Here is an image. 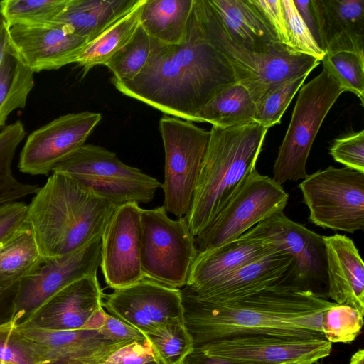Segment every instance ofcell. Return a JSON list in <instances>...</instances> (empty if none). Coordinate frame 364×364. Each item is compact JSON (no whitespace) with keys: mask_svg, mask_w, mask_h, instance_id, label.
<instances>
[{"mask_svg":"<svg viewBox=\"0 0 364 364\" xmlns=\"http://www.w3.org/2000/svg\"><path fill=\"white\" fill-rule=\"evenodd\" d=\"M328 296L364 314V264L354 242L340 234L323 236Z\"/></svg>","mask_w":364,"mask_h":364,"instance_id":"cell-23","label":"cell"},{"mask_svg":"<svg viewBox=\"0 0 364 364\" xmlns=\"http://www.w3.org/2000/svg\"><path fill=\"white\" fill-rule=\"evenodd\" d=\"M103 364H161L147 341L132 342L116 350Z\"/></svg>","mask_w":364,"mask_h":364,"instance_id":"cell-43","label":"cell"},{"mask_svg":"<svg viewBox=\"0 0 364 364\" xmlns=\"http://www.w3.org/2000/svg\"><path fill=\"white\" fill-rule=\"evenodd\" d=\"M256 103L239 82L220 90L198 113L196 122L226 128L255 122Z\"/></svg>","mask_w":364,"mask_h":364,"instance_id":"cell-28","label":"cell"},{"mask_svg":"<svg viewBox=\"0 0 364 364\" xmlns=\"http://www.w3.org/2000/svg\"><path fill=\"white\" fill-rule=\"evenodd\" d=\"M289 194L254 169L204 230L195 237L198 254L237 239L274 213L284 211Z\"/></svg>","mask_w":364,"mask_h":364,"instance_id":"cell-10","label":"cell"},{"mask_svg":"<svg viewBox=\"0 0 364 364\" xmlns=\"http://www.w3.org/2000/svg\"><path fill=\"white\" fill-rule=\"evenodd\" d=\"M100 331L107 337L118 341L132 343L146 340L143 333L107 312Z\"/></svg>","mask_w":364,"mask_h":364,"instance_id":"cell-45","label":"cell"},{"mask_svg":"<svg viewBox=\"0 0 364 364\" xmlns=\"http://www.w3.org/2000/svg\"><path fill=\"white\" fill-rule=\"evenodd\" d=\"M141 266L144 277L181 289L198 255L185 218L172 219L162 206L141 210Z\"/></svg>","mask_w":364,"mask_h":364,"instance_id":"cell-7","label":"cell"},{"mask_svg":"<svg viewBox=\"0 0 364 364\" xmlns=\"http://www.w3.org/2000/svg\"><path fill=\"white\" fill-rule=\"evenodd\" d=\"M194 0H145L140 26L153 39L176 45L182 42Z\"/></svg>","mask_w":364,"mask_h":364,"instance_id":"cell-27","label":"cell"},{"mask_svg":"<svg viewBox=\"0 0 364 364\" xmlns=\"http://www.w3.org/2000/svg\"><path fill=\"white\" fill-rule=\"evenodd\" d=\"M235 82L232 67L210 36L204 0H194L182 42L169 45L152 38L141 72L132 81L112 84L165 114L193 122L220 90Z\"/></svg>","mask_w":364,"mask_h":364,"instance_id":"cell-1","label":"cell"},{"mask_svg":"<svg viewBox=\"0 0 364 364\" xmlns=\"http://www.w3.org/2000/svg\"><path fill=\"white\" fill-rule=\"evenodd\" d=\"M151 48L152 38L139 25L128 43L105 65L113 74L112 82L134 80L146 66Z\"/></svg>","mask_w":364,"mask_h":364,"instance_id":"cell-34","label":"cell"},{"mask_svg":"<svg viewBox=\"0 0 364 364\" xmlns=\"http://www.w3.org/2000/svg\"><path fill=\"white\" fill-rule=\"evenodd\" d=\"M349 364H364L363 349H359L351 356Z\"/></svg>","mask_w":364,"mask_h":364,"instance_id":"cell-50","label":"cell"},{"mask_svg":"<svg viewBox=\"0 0 364 364\" xmlns=\"http://www.w3.org/2000/svg\"><path fill=\"white\" fill-rule=\"evenodd\" d=\"M181 294L184 323L193 348L242 334L324 337L321 329L322 314L336 304L287 283L227 301L203 299L185 287L181 289Z\"/></svg>","mask_w":364,"mask_h":364,"instance_id":"cell-2","label":"cell"},{"mask_svg":"<svg viewBox=\"0 0 364 364\" xmlns=\"http://www.w3.org/2000/svg\"><path fill=\"white\" fill-rule=\"evenodd\" d=\"M9 45L32 72L58 70L75 63L87 41L58 22L9 28Z\"/></svg>","mask_w":364,"mask_h":364,"instance_id":"cell-19","label":"cell"},{"mask_svg":"<svg viewBox=\"0 0 364 364\" xmlns=\"http://www.w3.org/2000/svg\"><path fill=\"white\" fill-rule=\"evenodd\" d=\"M141 0H69L55 22L68 26L76 35L92 41L126 15Z\"/></svg>","mask_w":364,"mask_h":364,"instance_id":"cell-26","label":"cell"},{"mask_svg":"<svg viewBox=\"0 0 364 364\" xmlns=\"http://www.w3.org/2000/svg\"><path fill=\"white\" fill-rule=\"evenodd\" d=\"M26 136L23 123L18 120L0 132V206L35 194L39 187L24 183L13 175L11 165L17 147Z\"/></svg>","mask_w":364,"mask_h":364,"instance_id":"cell-32","label":"cell"},{"mask_svg":"<svg viewBox=\"0 0 364 364\" xmlns=\"http://www.w3.org/2000/svg\"><path fill=\"white\" fill-rule=\"evenodd\" d=\"M343 92L338 81L323 68L320 74L301 87L273 166L272 179L278 184L307 177L306 162L315 137L328 112Z\"/></svg>","mask_w":364,"mask_h":364,"instance_id":"cell-6","label":"cell"},{"mask_svg":"<svg viewBox=\"0 0 364 364\" xmlns=\"http://www.w3.org/2000/svg\"><path fill=\"white\" fill-rule=\"evenodd\" d=\"M102 306L144 335L177 318L183 319L181 289L144 278L105 295Z\"/></svg>","mask_w":364,"mask_h":364,"instance_id":"cell-18","label":"cell"},{"mask_svg":"<svg viewBox=\"0 0 364 364\" xmlns=\"http://www.w3.org/2000/svg\"><path fill=\"white\" fill-rule=\"evenodd\" d=\"M69 0H4L0 1V15L9 28L34 26L54 22Z\"/></svg>","mask_w":364,"mask_h":364,"instance_id":"cell-33","label":"cell"},{"mask_svg":"<svg viewBox=\"0 0 364 364\" xmlns=\"http://www.w3.org/2000/svg\"><path fill=\"white\" fill-rule=\"evenodd\" d=\"M0 361L7 364H47L45 348L19 331L13 321L0 322Z\"/></svg>","mask_w":364,"mask_h":364,"instance_id":"cell-36","label":"cell"},{"mask_svg":"<svg viewBox=\"0 0 364 364\" xmlns=\"http://www.w3.org/2000/svg\"><path fill=\"white\" fill-rule=\"evenodd\" d=\"M165 166L163 207L176 218L189 213L210 132L164 114L159 120Z\"/></svg>","mask_w":364,"mask_h":364,"instance_id":"cell-9","label":"cell"},{"mask_svg":"<svg viewBox=\"0 0 364 364\" xmlns=\"http://www.w3.org/2000/svg\"><path fill=\"white\" fill-rule=\"evenodd\" d=\"M292 264L291 257L279 250L241 267L204 289L193 291L186 286L184 287L203 299L231 300L279 283L289 284V272Z\"/></svg>","mask_w":364,"mask_h":364,"instance_id":"cell-22","label":"cell"},{"mask_svg":"<svg viewBox=\"0 0 364 364\" xmlns=\"http://www.w3.org/2000/svg\"><path fill=\"white\" fill-rule=\"evenodd\" d=\"M28 205L12 202L0 206V245L21 230L27 223Z\"/></svg>","mask_w":364,"mask_h":364,"instance_id":"cell-44","label":"cell"},{"mask_svg":"<svg viewBox=\"0 0 364 364\" xmlns=\"http://www.w3.org/2000/svg\"><path fill=\"white\" fill-rule=\"evenodd\" d=\"M0 364H7V363H4V362H2V361H0Z\"/></svg>","mask_w":364,"mask_h":364,"instance_id":"cell-52","label":"cell"},{"mask_svg":"<svg viewBox=\"0 0 364 364\" xmlns=\"http://www.w3.org/2000/svg\"><path fill=\"white\" fill-rule=\"evenodd\" d=\"M289 47L296 53L322 60L326 53L319 46L298 12L293 0H280Z\"/></svg>","mask_w":364,"mask_h":364,"instance_id":"cell-40","label":"cell"},{"mask_svg":"<svg viewBox=\"0 0 364 364\" xmlns=\"http://www.w3.org/2000/svg\"><path fill=\"white\" fill-rule=\"evenodd\" d=\"M117 206L53 172L28 205L27 222L41 257H56L100 238Z\"/></svg>","mask_w":364,"mask_h":364,"instance_id":"cell-3","label":"cell"},{"mask_svg":"<svg viewBox=\"0 0 364 364\" xmlns=\"http://www.w3.org/2000/svg\"><path fill=\"white\" fill-rule=\"evenodd\" d=\"M250 1L264 19L277 42L290 48L280 0Z\"/></svg>","mask_w":364,"mask_h":364,"instance_id":"cell-42","label":"cell"},{"mask_svg":"<svg viewBox=\"0 0 364 364\" xmlns=\"http://www.w3.org/2000/svg\"><path fill=\"white\" fill-rule=\"evenodd\" d=\"M212 39L233 68L237 82L249 91L255 103L270 89L294 77L310 73L320 60L294 52L279 44L267 53H254L237 43L227 33L209 2L204 0Z\"/></svg>","mask_w":364,"mask_h":364,"instance_id":"cell-8","label":"cell"},{"mask_svg":"<svg viewBox=\"0 0 364 364\" xmlns=\"http://www.w3.org/2000/svg\"><path fill=\"white\" fill-rule=\"evenodd\" d=\"M141 210L136 203L118 205L102 235L100 267L105 282L112 289L145 278L140 257Z\"/></svg>","mask_w":364,"mask_h":364,"instance_id":"cell-16","label":"cell"},{"mask_svg":"<svg viewBox=\"0 0 364 364\" xmlns=\"http://www.w3.org/2000/svg\"><path fill=\"white\" fill-rule=\"evenodd\" d=\"M268 129L255 122L212 126L188 214L194 237L201 232L256 168Z\"/></svg>","mask_w":364,"mask_h":364,"instance_id":"cell-4","label":"cell"},{"mask_svg":"<svg viewBox=\"0 0 364 364\" xmlns=\"http://www.w3.org/2000/svg\"><path fill=\"white\" fill-rule=\"evenodd\" d=\"M363 314L346 304H335L322 314L321 329L330 343H350L360 334Z\"/></svg>","mask_w":364,"mask_h":364,"instance_id":"cell-39","label":"cell"},{"mask_svg":"<svg viewBox=\"0 0 364 364\" xmlns=\"http://www.w3.org/2000/svg\"><path fill=\"white\" fill-rule=\"evenodd\" d=\"M308 75L306 73L288 79L270 89L256 102L255 122L267 129L280 123L284 112Z\"/></svg>","mask_w":364,"mask_h":364,"instance_id":"cell-38","label":"cell"},{"mask_svg":"<svg viewBox=\"0 0 364 364\" xmlns=\"http://www.w3.org/2000/svg\"><path fill=\"white\" fill-rule=\"evenodd\" d=\"M102 119L82 112L60 116L33 131L20 154L18 169L30 175H48L68 156L85 144Z\"/></svg>","mask_w":364,"mask_h":364,"instance_id":"cell-15","label":"cell"},{"mask_svg":"<svg viewBox=\"0 0 364 364\" xmlns=\"http://www.w3.org/2000/svg\"><path fill=\"white\" fill-rule=\"evenodd\" d=\"M33 74L9 45L0 65V128L11 112L25 107L34 86Z\"/></svg>","mask_w":364,"mask_h":364,"instance_id":"cell-31","label":"cell"},{"mask_svg":"<svg viewBox=\"0 0 364 364\" xmlns=\"http://www.w3.org/2000/svg\"><path fill=\"white\" fill-rule=\"evenodd\" d=\"M331 346L324 337L252 333L225 337L196 349L242 364H313L328 356Z\"/></svg>","mask_w":364,"mask_h":364,"instance_id":"cell-13","label":"cell"},{"mask_svg":"<svg viewBox=\"0 0 364 364\" xmlns=\"http://www.w3.org/2000/svg\"><path fill=\"white\" fill-rule=\"evenodd\" d=\"M245 234L264 240L291 257L293 264L289 272L291 284L313 292L314 287L322 284L328 288L322 235L291 220L284 211L273 213Z\"/></svg>","mask_w":364,"mask_h":364,"instance_id":"cell-14","label":"cell"},{"mask_svg":"<svg viewBox=\"0 0 364 364\" xmlns=\"http://www.w3.org/2000/svg\"><path fill=\"white\" fill-rule=\"evenodd\" d=\"M299 188L315 225L350 234L364 229V173L328 166L308 175Z\"/></svg>","mask_w":364,"mask_h":364,"instance_id":"cell-11","label":"cell"},{"mask_svg":"<svg viewBox=\"0 0 364 364\" xmlns=\"http://www.w3.org/2000/svg\"><path fill=\"white\" fill-rule=\"evenodd\" d=\"M9 46V27L3 20L0 23V65Z\"/></svg>","mask_w":364,"mask_h":364,"instance_id":"cell-49","label":"cell"},{"mask_svg":"<svg viewBox=\"0 0 364 364\" xmlns=\"http://www.w3.org/2000/svg\"><path fill=\"white\" fill-rule=\"evenodd\" d=\"M311 4L326 53H364V0H311Z\"/></svg>","mask_w":364,"mask_h":364,"instance_id":"cell-21","label":"cell"},{"mask_svg":"<svg viewBox=\"0 0 364 364\" xmlns=\"http://www.w3.org/2000/svg\"><path fill=\"white\" fill-rule=\"evenodd\" d=\"M68 176L99 196L117 205L148 203L161 183L122 162L108 149L85 144L58 163L52 173Z\"/></svg>","mask_w":364,"mask_h":364,"instance_id":"cell-5","label":"cell"},{"mask_svg":"<svg viewBox=\"0 0 364 364\" xmlns=\"http://www.w3.org/2000/svg\"><path fill=\"white\" fill-rule=\"evenodd\" d=\"M329 153L346 168L364 173V130L336 139Z\"/></svg>","mask_w":364,"mask_h":364,"instance_id":"cell-41","label":"cell"},{"mask_svg":"<svg viewBox=\"0 0 364 364\" xmlns=\"http://www.w3.org/2000/svg\"><path fill=\"white\" fill-rule=\"evenodd\" d=\"M277 250L274 245L244 233L236 240L198 254L186 286L193 291L204 289L241 267Z\"/></svg>","mask_w":364,"mask_h":364,"instance_id":"cell-24","label":"cell"},{"mask_svg":"<svg viewBox=\"0 0 364 364\" xmlns=\"http://www.w3.org/2000/svg\"><path fill=\"white\" fill-rule=\"evenodd\" d=\"M145 0L88 42L75 63L85 76L93 67L105 65L133 36L140 25V14Z\"/></svg>","mask_w":364,"mask_h":364,"instance_id":"cell-29","label":"cell"},{"mask_svg":"<svg viewBox=\"0 0 364 364\" xmlns=\"http://www.w3.org/2000/svg\"><path fill=\"white\" fill-rule=\"evenodd\" d=\"M41 258L33 232L27 222L0 245V289L20 282Z\"/></svg>","mask_w":364,"mask_h":364,"instance_id":"cell-30","label":"cell"},{"mask_svg":"<svg viewBox=\"0 0 364 364\" xmlns=\"http://www.w3.org/2000/svg\"><path fill=\"white\" fill-rule=\"evenodd\" d=\"M18 283L8 288L0 289V316H11Z\"/></svg>","mask_w":364,"mask_h":364,"instance_id":"cell-48","label":"cell"},{"mask_svg":"<svg viewBox=\"0 0 364 364\" xmlns=\"http://www.w3.org/2000/svg\"><path fill=\"white\" fill-rule=\"evenodd\" d=\"M16 327L43 346L47 364H103L116 350L130 343L111 339L100 329L53 331L28 326Z\"/></svg>","mask_w":364,"mask_h":364,"instance_id":"cell-20","label":"cell"},{"mask_svg":"<svg viewBox=\"0 0 364 364\" xmlns=\"http://www.w3.org/2000/svg\"><path fill=\"white\" fill-rule=\"evenodd\" d=\"M101 237L70 253L42 257L19 282L9 319L25 321L58 291L87 276L97 274L101 262Z\"/></svg>","mask_w":364,"mask_h":364,"instance_id":"cell-12","label":"cell"},{"mask_svg":"<svg viewBox=\"0 0 364 364\" xmlns=\"http://www.w3.org/2000/svg\"><path fill=\"white\" fill-rule=\"evenodd\" d=\"M180 364H242L230 361L220 357L208 354L193 348Z\"/></svg>","mask_w":364,"mask_h":364,"instance_id":"cell-47","label":"cell"},{"mask_svg":"<svg viewBox=\"0 0 364 364\" xmlns=\"http://www.w3.org/2000/svg\"><path fill=\"white\" fill-rule=\"evenodd\" d=\"M323 66L338 81L343 91L355 94L364 102V53L340 51L326 53Z\"/></svg>","mask_w":364,"mask_h":364,"instance_id":"cell-37","label":"cell"},{"mask_svg":"<svg viewBox=\"0 0 364 364\" xmlns=\"http://www.w3.org/2000/svg\"><path fill=\"white\" fill-rule=\"evenodd\" d=\"M2 21H3V18H2L1 16L0 15V23L2 22Z\"/></svg>","mask_w":364,"mask_h":364,"instance_id":"cell-51","label":"cell"},{"mask_svg":"<svg viewBox=\"0 0 364 364\" xmlns=\"http://www.w3.org/2000/svg\"><path fill=\"white\" fill-rule=\"evenodd\" d=\"M294 4L303 21L311 31L313 37L319 45V37L316 21L313 10L311 0H293Z\"/></svg>","mask_w":364,"mask_h":364,"instance_id":"cell-46","label":"cell"},{"mask_svg":"<svg viewBox=\"0 0 364 364\" xmlns=\"http://www.w3.org/2000/svg\"><path fill=\"white\" fill-rule=\"evenodd\" d=\"M161 364H180L193 349L184 320L177 318L145 334Z\"/></svg>","mask_w":364,"mask_h":364,"instance_id":"cell-35","label":"cell"},{"mask_svg":"<svg viewBox=\"0 0 364 364\" xmlns=\"http://www.w3.org/2000/svg\"><path fill=\"white\" fill-rule=\"evenodd\" d=\"M209 2L228 35L246 50L267 53L280 44L250 0Z\"/></svg>","mask_w":364,"mask_h":364,"instance_id":"cell-25","label":"cell"},{"mask_svg":"<svg viewBox=\"0 0 364 364\" xmlns=\"http://www.w3.org/2000/svg\"><path fill=\"white\" fill-rule=\"evenodd\" d=\"M104 296L97 274L87 276L58 291L18 325L53 331L100 329Z\"/></svg>","mask_w":364,"mask_h":364,"instance_id":"cell-17","label":"cell"}]
</instances>
